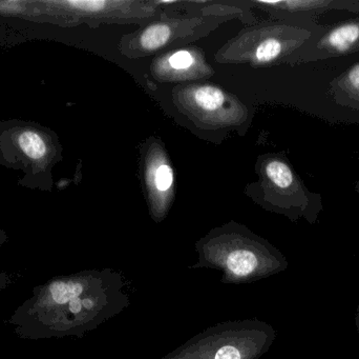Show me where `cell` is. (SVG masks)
Here are the masks:
<instances>
[{"mask_svg": "<svg viewBox=\"0 0 359 359\" xmlns=\"http://www.w3.org/2000/svg\"><path fill=\"white\" fill-rule=\"evenodd\" d=\"M128 289L126 276L111 268L54 276L34 287L6 322L27 341L82 339L130 307Z\"/></svg>", "mask_w": 359, "mask_h": 359, "instance_id": "obj_1", "label": "cell"}, {"mask_svg": "<svg viewBox=\"0 0 359 359\" xmlns=\"http://www.w3.org/2000/svg\"><path fill=\"white\" fill-rule=\"evenodd\" d=\"M158 1L105 0H0V25L19 44L58 40L63 32L80 27L149 20L159 14Z\"/></svg>", "mask_w": 359, "mask_h": 359, "instance_id": "obj_2", "label": "cell"}, {"mask_svg": "<svg viewBox=\"0 0 359 359\" xmlns=\"http://www.w3.org/2000/svg\"><path fill=\"white\" fill-rule=\"evenodd\" d=\"M194 248L198 259L189 269L219 272L224 285L253 284L288 269L278 248L240 223L215 228Z\"/></svg>", "mask_w": 359, "mask_h": 359, "instance_id": "obj_3", "label": "cell"}, {"mask_svg": "<svg viewBox=\"0 0 359 359\" xmlns=\"http://www.w3.org/2000/svg\"><path fill=\"white\" fill-rule=\"evenodd\" d=\"M62 158L60 139L52 129L20 118L0 122V166L22 171L19 187L52 192L53 170Z\"/></svg>", "mask_w": 359, "mask_h": 359, "instance_id": "obj_4", "label": "cell"}, {"mask_svg": "<svg viewBox=\"0 0 359 359\" xmlns=\"http://www.w3.org/2000/svg\"><path fill=\"white\" fill-rule=\"evenodd\" d=\"M276 339L271 325L257 318L209 327L160 359H259Z\"/></svg>", "mask_w": 359, "mask_h": 359, "instance_id": "obj_5", "label": "cell"}, {"mask_svg": "<svg viewBox=\"0 0 359 359\" xmlns=\"http://www.w3.org/2000/svg\"><path fill=\"white\" fill-rule=\"evenodd\" d=\"M302 21L305 20L280 21L246 30L224 48L222 58L223 61L250 63L255 65H268L292 59L325 27L311 21Z\"/></svg>", "mask_w": 359, "mask_h": 359, "instance_id": "obj_6", "label": "cell"}, {"mask_svg": "<svg viewBox=\"0 0 359 359\" xmlns=\"http://www.w3.org/2000/svg\"><path fill=\"white\" fill-rule=\"evenodd\" d=\"M262 202L291 221L305 219L314 225L324 210L322 195L311 192L283 154L267 155L261 164Z\"/></svg>", "mask_w": 359, "mask_h": 359, "instance_id": "obj_7", "label": "cell"}, {"mask_svg": "<svg viewBox=\"0 0 359 359\" xmlns=\"http://www.w3.org/2000/svg\"><path fill=\"white\" fill-rule=\"evenodd\" d=\"M208 25H212V22H207L196 17L187 20L162 19L124 38L122 52L130 57L149 55L185 36H196L198 32H203Z\"/></svg>", "mask_w": 359, "mask_h": 359, "instance_id": "obj_8", "label": "cell"}, {"mask_svg": "<svg viewBox=\"0 0 359 359\" xmlns=\"http://www.w3.org/2000/svg\"><path fill=\"white\" fill-rule=\"evenodd\" d=\"M177 103L190 116L207 124H236L240 117V103L217 86L198 84L182 89Z\"/></svg>", "mask_w": 359, "mask_h": 359, "instance_id": "obj_9", "label": "cell"}, {"mask_svg": "<svg viewBox=\"0 0 359 359\" xmlns=\"http://www.w3.org/2000/svg\"><path fill=\"white\" fill-rule=\"evenodd\" d=\"M359 52V17L324 27L307 42L292 60L299 63L339 58Z\"/></svg>", "mask_w": 359, "mask_h": 359, "instance_id": "obj_10", "label": "cell"}, {"mask_svg": "<svg viewBox=\"0 0 359 359\" xmlns=\"http://www.w3.org/2000/svg\"><path fill=\"white\" fill-rule=\"evenodd\" d=\"M145 183L154 221H163L172 204L174 171L159 147L149 150L145 159Z\"/></svg>", "mask_w": 359, "mask_h": 359, "instance_id": "obj_11", "label": "cell"}, {"mask_svg": "<svg viewBox=\"0 0 359 359\" xmlns=\"http://www.w3.org/2000/svg\"><path fill=\"white\" fill-rule=\"evenodd\" d=\"M276 18L289 20H311L314 17L341 10L359 13V0H285V1H257Z\"/></svg>", "mask_w": 359, "mask_h": 359, "instance_id": "obj_12", "label": "cell"}, {"mask_svg": "<svg viewBox=\"0 0 359 359\" xmlns=\"http://www.w3.org/2000/svg\"><path fill=\"white\" fill-rule=\"evenodd\" d=\"M154 77L162 81H182L211 74L205 58L196 50H179L154 63Z\"/></svg>", "mask_w": 359, "mask_h": 359, "instance_id": "obj_13", "label": "cell"}, {"mask_svg": "<svg viewBox=\"0 0 359 359\" xmlns=\"http://www.w3.org/2000/svg\"><path fill=\"white\" fill-rule=\"evenodd\" d=\"M329 91L339 105L359 110V61L334 78Z\"/></svg>", "mask_w": 359, "mask_h": 359, "instance_id": "obj_14", "label": "cell"}, {"mask_svg": "<svg viewBox=\"0 0 359 359\" xmlns=\"http://www.w3.org/2000/svg\"><path fill=\"white\" fill-rule=\"evenodd\" d=\"M18 44V39L6 27L0 25V48H8Z\"/></svg>", "mask_w": 359, "mask_h": 359, "instance_id": "obj_15", "label": "cell"}, {"mask_svg": "<svg viewBox=\"0 0 359 359\" xmlns=\"http://www.w3.org/2000/svg\"><path fill=\"white\" fill-rule=\"evenodd\" d=\"M17 280L16 275L8 272L0 271V293L6 290L11 285L14 284Z\"/></svg>", "mask_w": 359, "mask_h": 359, "instance_id": "obj_16", "label": "cell"}, {"mask_svg": "<svg viewBox=\"0 0 359 359\" xmlns=\"http://www.w3.org/2000/svg\"><path fill=\"white\" fill-rule=\"evenodd\" d=\"M8 242V236L4 230L0 229V247Z\"/></svg>", "mask_w": 359, "mask_h": 359, "instance_id": "obj_17", "label": "cell"}, {"mask_svg": "<svg viewBox=\"0 0 359 359\" xmlns=\"http://www.w3.org/2000/svg\"><path fill=\"white\" fill-rule=\"evenodd\" d=\"M356 327H358V330L359 333V305L358 307V313H356Z\"/></svg>", "mask_w": 359, "mask_h": 359, "instance_id": "obj_18", "label": "cell"}, {"mask_svg": "<svg viewBox=\"0 0 359 359\" xmlns=\"http://www.w3.org/2000/svg\"><path fill=\"white\" fill-rule=\"evenodd\" d=\"M355 191L358 192V195H359V179L358 181H356V183H355Z\"/></svg>", "mask_w": 359, "mask_h": 359, "instance_id": "obj_19", "label": "cell"}]
</instances>
